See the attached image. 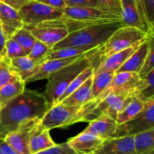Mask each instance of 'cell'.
Here are the masks:
<instances>
[{"label":"cell","mask_w":154,"mask_h":154,"mask_svg":"<svg viewBox=\"0 0 154 154\" xmlns=\"http://www.w3.org/2000/svg\"><path fill=\"white\" fill-rule=\"evenodd\" d=\"M9 63L12 72L23 82H26L31 76L33 70L37 66L29 58L28 56L9 60Z\"/></svg>","instance_id":"23"},{"label":"cell","mask_w":154,"mask_h":154,"mask_svg":"<svg viewBox=\"0 0 154 154\" xmlns=\"http://www.w3.org/2000/svg\"><path fill=\"white\" fill-rule=\"evenodd\" d=\"M63 17L75 20H120L121 17L97 8H68L63 10Z\"/></svg>","instance_id":"13"},{"label":"cell","mask_w":154,"mask_h":154,"mask_svg":"<svg viewBox=\"0 0 154 154\" xmlns=\"http://www.w3.org/2000/svg\"><path fill=\"white\" fill-rule=\"evenodd\" d=\"M24 26L32 27L42 22L60 19L63 10L50 7L36 1H29L19 11Z\"/></svg>","instance_id":"6"},{"label":"cell","mask_w":154,"mask_h":154,"mask_svg":"<svg viewBox=\"0 0 154 154\" xmlns=\"http://www.w3.org/2000/svg\"><path fill=\"white\" fill-rule=\"evenodd\" d=\"M51 51V50L46 45L36 40L27 56L33 63L38 65L45 61V57Z\"/></svg>","instance_id":"31"},{"label":"cell","mask_w":154,"mask_h":154,"mask_svg":"<svg viewBox=\"0 0 154 154\" xmlns=\"http://www.w3.org/2000/svg\"><path fill=\"white\" fill-rule=\"evenodd\" d=\"M6 54L5 57L9 60L27 56L20 45L15 42L13 38H10L6 42Z\"/></svg>","instance_id":"34"},{"label":"cell","mask_w":154,"mask_h":154,"mask_svg":"<svg viewBox=\"0 0 154 154\" xmlns=\"http://www.w3.org/2000/svg\"><path fill=\"white\" fill-rule=\"evenodd\" d=\"M29 1H34V0H29Z\"/></svg>","instance_id":"43"},{"label":"cell","mask_w":154,"mask_h":154,"mask_svg":"<svg viewBox=\"0 0 154 154\" xmlns=\"http://www.w3.org/2000/svg\"><path fill=\"white\" fill-rule=\"evenodd\" d=\"M26 28L29 29L36 40L46 45L51 50L69 33L63 18L45 21L32 27Z\"/></svg>","instance_id":"7"},{"label":"cell","mask_w":154,"mask_h":154,"mask_svg":"<svg viewBox=\"0 0 154 154\" xmlns=\"http://www.w3.org/2000/svg\"><path fill=\"white\" fill-rule=\"evenodd\" d=\"M93 72H94V66H90V67L85 69L82 73L80 74V75H78V76L70 84H69V87L66 89V90L63 92V94L60 96V97L59 98L58 100L57 101L56 104L60 103L63 99H65L66 97H68L69 95L72 94L74 91H75L78 87H81L87 79H89V78H91V77L93 76Z\"/></svg>","instance_id":"28"},{"label":"cell","mask_w":154,"mask_h":154,"mask_svg":"<svg viewBox=\"0 0 154 154\" xmlns=\"http://www.w3.org/2000/svg\"><path fill=\"white\" fill-rule=\"evenodd\" d=\"M6 42H7V39H6L4 32H3L2 28L1 23H0V59L5 57Z\"/></svg>","instance_id":"40"},{"label":"cell","mask_w":154,"mask_h":154,"mask_svg":"<svg viewBox=\"0 0 154 154\" xmlns=\"http://www.w3.org/2000/svg\"><path fill=\"white\" fill-rule=\"evenodd\" d=\"M93 76L87 79L82 85L68 97L63 99L60 103L67 106L78 107L81 108L87 102L91 100V87Z\"/></svg>","instance_id":"22"},{"label":"cell","mask_w":154,"mask_h":154,"mask_svg":"<svg viewBox=\"0 0 154 154\" xmlns=\"http://www.w3.org/2000/svg\"><path fill=\"white\" fill-rule=\"evenodd\" d=\"M68 8H97L96 0H63Z\"/></svg>","instance_id":"37"},{"label":"cell","mask_w":154,"mask_h":154,"mask_svg":"<svg viewBox=\"0 0 154 154\" xmlns=\"http://www.w3.org/2000/svg\"><path fill=\"white\" fill-rule=\"evenodd\" d=\"M79 109L78 107L67 106L62 103L56 104L44 115L41 120V124L48 130L54 128L68 127Z\"/></svg>","instance_id":"9"},{"label":"cell","mask_w":154,"mask_h":154,"mask_svg":"<svg viewBox=\"0 0 154 154\" xmlns=\"http://www.w3.org/2000/svg\"><path fill=\"white\" fill-rule=\"evenodd\" d=\"M114 75V72H102L93 75L91 87V100L104 91L111 82Z\"/></svg>","instance_id":"26"},{"label":"cell","mask_w":154,"mask_h":154,"mask_svg":"<svg viewBox=\"0 0 154 154\" xmlns=\"http://www.w3.org/2000/svg\"><path fill=\"white\" fill-rule=\"evenodd\" d=\"M144 104V102L140 101L135 96L128 95L123 100V105L117 113L116 118L117 124H123L133 118L143 109Z\"/></svg>","instance_id":"21"},{"label":"cell","mask_w":154,"mask_h":154,"mask_svg":"<svg viewBox=\"0 0 154 154\" xmlns=\"http://www.w3.org/2000/svg\"><path fill=\"white\" fill-rule=\"evenodd\" d=\"M151 129H154V97L144 102L143 109L133 118L123 124L117 125L113 138L135 135Z\"/></svg>","instance_id":"5"},{"label":"cell","mask_w":154,"mask_h":154,"mask_svg":"<svg viewBox=\"0 0 154 154\" xmlns=\"http://www.w3.org/2000/svg\"><path fill=\"white\" fill-rule=\"evenodd\" d=\"M153 35H147L146 38L141 42L136 51L123 63V66H120L116 71L115 74L120 73V72H133V73L138 74L150 50V38Z\"/></svg>","instance_id":"16"},{"label":"cell","mask_w":154,"mask_h":154,"mask_svg":"<svg viewBox=\"0 0 154 154\" xmlns=\"http://www.w3.org/2000/svg\"><path fill=\"white\" fill-rule=\"evenodd\" d=\"M18 80L20 78L11 69L9 59L6 57L0 59V90L7 84Z\"/></svg>","instance_id":"29"},{"label":"cell","mask_w":154,"mask_h":154,"mask_svg":"<svg viewBox=\"0 0 154 154\" xmlns=\"http://www.w3.org/2000/svg\"><path fill=\"white\" fill-rule=\"evenodd\" d=\"M135 154H141L154 150V129L133 135Z\"/></svg>","instance_id":"25"},{"label":"cell","mask_w":154,"mask_h":154,"mask_svg":"<svg viewBox=\"0 0 154 154\" xmlns=\"http://www.w3.org/2000/svg\"><path fill=\"white\" fill-rule=\"evenodd\" d=\"M117 125L116 120L109 116L101 115L90 122V125L82 132L96 135L102 139H106L114 137Z\"/></svg>","instance_id":"17"},{"label":"cell","mask_w":154,"mask_h":154,"mask_svg":"<svg viewBox=\"0 0 154 154\" xmlns=\"http://www.w3.org/2000/svg\"><path fill=\"white\" fill-rule=\"evenodd\" d=\"M150 29L154 31V0H139Z\"/></svg>","instance_id":"35"},{"label":"cell","mask_w":154,"mask_h":154,"mask_svg":"<svg viewBox=\"0 0 154 154\" xmlns=\"http://www.w3.org/2000/svg\"><path fill=\"white\" fill-rule=\"evenodd\" d=\"M35 1L45 4L46 5L50 6V7L54 8L64 10L66 8V5L63 0H35Z\"/></svg>","instance_id":"38"},{"label":"cell","mask_w":154,"mask_h":154,"mask_svg":"<svg viewBox=\"0 0 154 154\" xmlns=\"http://www.w3.org/2000/svg\"><path fill=\"white\" fill-rule=\"evenodd\" d=\"M0 23L6 39L11 38L24 26L18 11L0 2Z\"/></svg>","instance_id":"15"},{"label":"cell","mask_w":154,"mask_h":154,"mask_svg":"<svg viewBox=\"0 0 154 154\" xmlns=\"http://www.w3.org/2000/svg\"><path fill=\"white\" fill-rule=\"evenodd\" d=\"M100 47H96L88 51L75 62L67 65L48 77V84L43 94L50 108L55 105L63 92L80 74L90 66H94L95 69L100 63Z\"/></svg>","instance_id":"2"},{"label":"cell","mask_w":154,"mask_h":154,"mask_svg":"<svg viewBox=\"0 0 154 154\" xmlns=\"http://www.w3.org/2000/svg\"><path fill=\"white\" fill-rule=\"evenodd\" d=\"M25 82L21 80L7 84L0 90V110L22 94L25 90Z\"/></svg>","instance_id":"24"},{"label":"cell","mask_w":154,"mask_h":154,"mask_svg":"<svg viewBox=\"0 0 154 154\" xmlns=\"http://www.w3.org/2000/svg\"><path fill=\"white\" fill-rule=\"evenodd\" d=\"M49 109L43 93L25 89L22 94L0 110V139L31 120H42Z\"/></svg>","instance_id":"1"},{"label":"cell","mask_w":154,"mask_h":154,"mask_svg":"<svg viewBox=\"0 0 154 154\" xmlns=\"http://www.w3.org/2000/svg\"><path fill=\"white\" fill-rule=\"evenodd\" d=\"M90 154H135L133 135L104 139Z\"/></svg>","instance_id":"12"},{"label":"cell","mask_w":154,"mask_h":154,"mask_svg":"<svg viewBox=\"0 0 154 154\" xmlns=\"http://www.w3.org/2000/svg\"><path fill=\"white\" fill-rule=\"evenodd\" d=\"M41 120H34L23 125L4 138L8 145L17 154H31L29 143L32 134Z\"/></svg>","instance_id":"10"},{"label":"cell","mask_w":154,"mask_h":154,"mask_svg":"<svg viewBox=\"0 0 154 154\" xmlns=\"http://www.w3.org/2000/svg\"><path fill=\"white\" fill-rule=\"evenodd\" d=\"M141 154H154V150H150V151H148V152H146V153H141Z\"/></svg>","instance_id":"42"},{"label":"cell","mask_w":154,"mask_h":154,"mask_svg":"<svg viewBox=\"0 0 154 154\" xmlns=\"http://www.w3.org/2000/svg\"><path fill=\"white\" fill-rule=\"evenodd\" d=\"M36 154H79L76 151L71 148L67 144V142L63 143V144H57L55 147H51L46 150L40 152Z\"/></svg>","instance_id":"36"},{"label":"cell","mask_w":154,"mask_h":154,"mask_svg":"<svg viewBox=\"0 0 154 154\" xmlns=\"http://www.w3.org/2000/svg\"><path fill=\"white\" fill-rule=\"evenodd\" d=\"M128 96L126 93H112L108 94L103 100L99 102L94 109L81 119V122H91L101 115L109 116L116 120L123 100Z\"/></svg>","instance_id":"11"},{"label":"cell","mask_w":154,"mask_h":154,"mask_svg":"<svg viewBox=\"0 0 154 154\" xmlns=\"http://www.w3.org/2000/svg\"><path fill=\"white\" fill-rule=\"evenodd\" d=\"M85 54L76 56V57H70V58L45 60L43 63H40V64L37 65L35 66L32 75L26 81L25 84L32 82V81H38V80L48 78L50 75L59 71L60 69H63V67H65L67 65L75 62V60H77L78 58L82 57Z\"/></svg>","instance_id":"14"},{"label":"cell","mask_w":154,"mask_h":154,"mask_svg":"<svg viewBox=\"0 0 154 154\" xmlns=\"http://www.w3.org/2000/svg\"><path fill=\"white\" fill-rule=\"evenodd\" d=\"M154 70V40L153 36L150 38V50L145 59L141 70L138 72V76L141 79L144 78L151 71Z\"/></svg>","instance_id":"32"},{"label":"cell","mask_w":154,"mask_h":154,"mask_svg":"<svg viewBox=\"0 0 154 154\" xmlns=\"http://www.w3.org/2000/svg\"><path fill=\"white\" fill-rule=\"evenodd\" d=\"M147 35L142 30L134 27L123 26L116 30L107 42L99 48L101 61L112 54L130 48L141 42Z\"/></svg>","instance_id":"4"},{"label":"cell","mask_w":154,"mask_h":154,"mask_svg":"<svg viewBox=\"0 0 154 154\" xmlns=\"http://www.w3.org/2000/svg\"><path fill=\"white\" fill-rule=\"evenodd\" d=\"M50 135V130L45 129L41 124V120L36 125L32 134L29 143L31 154H36L54 147L57 145Z\"/></svg>","instance_id":"19"},{"label":"cell","mask_w":154,"mask_h":154,"mask_svg":"<svg viewBox=\"0 0 154 154\" xmlns=\"http://www.w3.org/2000/svg\"><path fill=\"white\" fill-rule=\"evenodd\" d=\"M121 18L125 26L134 27L142 30L148 35H153L154 31L150 29L139 0H120Z\"/></svg>","instance_id":"8"},{"label":"cell","mask_w":154,"mask_h":154,"mask_svg":"<svg viewBox=\"0 0 154 154\" xmlns=\"http://www.w3.org/2000/svg\"><path fill=\"white\" fill-rule=\"evenodd\" d=\"M94 49V48H93ZM90 48H76V47H69V48H61V49L51 51V52L45 57V60H56V59H66L70 57L81 55L88 51L93 50Z\"/></svg>","instance_id":"27"},{"label":"cell","mask_w":154,"mask_h":154,"mask_svg":"<svg viewBox=\"0 0 154 154\" xmlns=\"http://www.w3.org/2000/svg\"><path fill=\"white\" fill-rule=\"evenodd\" d=\"M96 1H97L98 8L121 17L122 9L120 0H96Z\"/></svg>","instance_id":"33"},{"label":"cell","mask_w":154,"mask_h":154,"mask_svg":"<svg viewBox=\"0 0 154 154\" xmlns=\"http://www.w3.org/2000/svg\"><path fill=\"white\" fill-rule=\"evenodd\" d=\"M123 26H125V24L121 19L81 29L69 33L51 51L69 47L90 48L93 49L96 47L102 46L116 30Z\"/></svg>","instance_id":"3"},{"label":"cell","mask_w":154,"mask_h":154,"mask_svg":"<svg viewBox=\"0 0 154 154\" xmlns=\"http://www.w3.org/2000/svg\"><path fill=\"white\" fill-rule=\"evenodd\" d=\"M29 0H0V2L12 8L17 11H19L26 3Z\"/></svg>","instance_id":"39"},{"label":"cell","mask_w":154,"mask_h":154,"mask_svg":"<svg viewBox=\"0 0 154 154\" xmlns=\"http://www.w3.org/2000/svg\"><path fill=\"white\" fill-rule=\"evenodd\" d=\"M143 40V41H144ZM135 44V45H132L130 48L125 49L123 51H119V52L116 53V54H112L110 57H107V58L102 60L99 64L97 65L96 68L94 69V72H93V75L96 73H99L102 72H114L123 65V63L130 57V56L135 52L138 48L141 42Z\"/></svg>","instance_id":"18"},{"label":"cell","mask_w":154,"mask_h":154,"mask_svg":"<svg viewBox=\"0 0 154 154\" xmlns=\"http://www.w3.org/2000/svg\"><path fill=\"white\" fill-rule=\"evenodd\" d=\"M0 154H17L8 145L4 139H0Z\"/></svg>","instance_id":"41"},{"label":"cell","mask_w":154,"mask_h":154,"mask_svg":"<svg viewBox=\"0 0 154 154\" xmlns=\"http://www.w3.org/2000/svg\"><path fill=\"white\" fill-rule=\"evenodd\" d=\"M11 38H13L15 42H17L20 45L26 55H28L29 53L30 52V50L32 48L33 45L36 41V39L33 37V35L30 32L29 29L25 26L17 32L16 34Z\"/></svg>","instance_id":"30"},{"label":"cell","mask_w":154,"mask_h":154,"mask_svg":"<svg viewBox=\"0 0 154 154\" xmlns=\"http://www.w3.org/2000/svg\"><path fill=\"white\" fill-rule=\"evenodd\" d=\"M104 139L87 133H80L69 139L67 144L71 148L79 154H90L94 151Z\"/></svg>","instance_id":"20"}]
</instances>
